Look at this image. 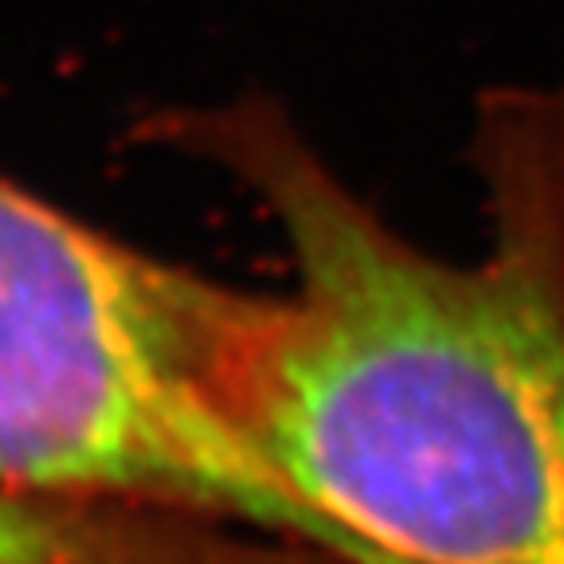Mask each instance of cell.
I'll use <instances>...</instances> for the list:
<instances>
[{
    "mask_svg": "<svg viewBox=\"0 0 564 564\" xmlns=\"http://www.w3.org/2000/svg\"><path fill=\"white\" fill-rule=\"evenodd\" d=\"M161 141L231 176L286 247L243 291L224 400L365 564H564V90H502L470 141L486 243L432 256L274 98L181 110Z\"/></svg>",
    "mask_w": 564,
    "mask_h": 564,
    "instance_id": "6da1fadb",
    "label": "cell"
},
{
    "mask_svg": "<svg viewBox=\"0 0 564 564\" xmlns=\"http://www.w3.org/2000/svg\"><path fill=\"white\" fill-rule=\"evenodd\" d=\"M0 564H337L291 541L138 506L67 502L0 482Z\"/></svg>",
    "mask_w": 564,
    "mask_h": 564,
    "instance_id": "3957f363",
    "label": "cell"
},
{
    "mask_svg": "<svg viewBox=\"0 0 564 564\" xmlns=\"http://www.w3.org/2000/svg\"><path fill=\"white\" fill-rule=\"evenodd\" d=\"M239 299L0 176V482L193 513L365 564L224 400Z\"/></svg>",
    "mask_w": 564,
    "mask_h": 564,
    "instance_id": "7a4b0ae2",
    "label": "cell"
}]
</instances>
